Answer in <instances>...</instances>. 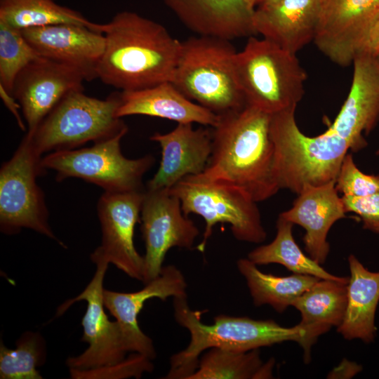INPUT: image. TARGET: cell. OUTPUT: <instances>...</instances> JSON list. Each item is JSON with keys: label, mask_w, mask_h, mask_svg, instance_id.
I'll return each mask as SVG.
<instances>
[{"label": "cell", "mask_w": 379, "mask_h": 379, "mask_svg": "<svg viewBox=\"0 0 379 379\" xmlns=\"http://www.w3.org/2000/svg\"><path fill=\"white\" fill-rule=\"evenodd\" d=\"M271 115L246 105L219 116L211 127V157L197 176L234 185L257 203L275 195L280 189L274 175Z\"/></svg>", "instance_id": "cell-1"}, {"label": "cell", "mask_w": 379, "mask_h": 379, "mask_svg": "<svg viewBox=\"0 0 379 379\" xmlns=\"http://www.w3.org/2000/svg\"><path fill=\"white\" fill-rule=\"evenodd\" d=\"M105 48L97 77L121 90L135 91L171 81L182 41L161 24L132 11L102 24Z\"/></svg>", "instance_id": "cell-2"}, {"label": "cell", "mask_w": 379, "mask_h": 379, "mask_svg": "<svg viewBox=\"0 0 379 379\" xmlns=\"http://www.w3.org/2000/svg\"><path fill=\"white\" fill-rule=\"evenodd\" d=\"M176 321L187 329V347L171 357L170 369L165 378L188 379L197 369L200 354L213 347L249 351L286 341H294L303 350V360H311L312 345L307 330L299 324L284 327L272 319L257 320L247 317L219 314L213 324L201 321L202 312L192 310L187 297L173 298Z\"/></svg>", "instance_id": "cell-3"}, {"label": "cell", "mask_w": 379, "mask_h": 379, "mask_svg": "<svg viewBox=\"0 0 379 379\" xmlns=\"http://www.w3.org/2000/svg\"><path fill=\"white\" fill-rule=\"evenodd\" d=\"M296 108L271 115L270 135L274 147V175L279 189L299 194L308 186L335 182L351 144L326 130L310 137L297 125Z\"/></svg>", "instance_id": "cell-4"}, {"label": "cell", "mask_w": 379, "mask_h": 379, "mask_svg": "<svg viewBox=\"0 0 379 379\" xmlns=\"http://www.w3.org/2000/svg\"><path fill=\"white\" fill-rule=\"evenodd\" d=\"M230 40L199 35L182 41L171 82L187 98L218 116L246 104Z\"/></svg>", "instance_id": "cell-5"}, {"label": "cell", "mask_w": 379, "mask_h": 379, "mask_svg": "<svg viewBox=\"0 0 379 379\" xmlns=\"http://www.w3.org/2000/svg\"><path fill=\"white\" fill-rule=\"evenodd\" d=\"M246 104L270 114L296 108L307 75L296 55L262 38L250 36L235 55Z\"/></svg>", "instance_id": "cell-6"}, {"label": "cell", "mask_w": 379, "mask_h": 379, "mask_svg": "<svg viewBox=\"0 0 379 379\" xmlns=\"http://www.w3.org/2000/svg\"><path fill=\"white\" fill-rule=\"evenodd\" d=\"M120 93L105 99L88 96L84 90L66 95L32 133H26L40 154L74 149L86 142H98L121 133L128 126L117 115Z\"/></svg>", "instance_id": "cell-7"}, {"label": "cell", "mask_w": 379, "mask_h": 379, "mask_svg": "<svg viewBox=\"0 0 379 379\" xmlns=\"http://www.w3.org/2000/svg\"><path fill=\"white\" fill-rule=\"evenodd\" d=\"M180 199L186 215L197 214L205 221L203 239L197 249L203 253L214 226L230 225L239 241L259 244L267 236L257 202L239 188L230 184L208 180L197 175L188 176L171 187Z\"/></svg>", "instance_id": "cell-8"}, {"label": "cell", "mask_w": 379, "mask_h": 379, "mask_svg": "<svg viewBox=\"0 0 379 379\" xmlns=\"http://www.w3.org/2000/svg\"><path fill=\"white\" fill-rule=\"evenodd\" d=\"M127 133L95 142L88 147L59 150L42 157L45 170L56 173V180L82 179L107 192L121 193L145 190L142 178L155 159L147 154L138 159L126 157L121 140Z\"/></svg>", "instance_id": "cell-9"}, {"label": "cell", "mask_w": 379, "mask_h": 379, "mask_svg": "<svg viewBox=\"0 0 379 379\" xmlns=\"http://www.w3.org/2000/svg\"><path fill=\"white\" fill-rule=\"evenodd\" d=\"M42 156L25 135L10 159L0 169V230L7 235L22 228L32 230L65 244L52 230L43 190L36 179L46 170Z\"/></svg>", "instance_id": "cell-10"}, {"label": "cell", "mask_w": 379, "mask_h": 379, "mask_svg": "<svg viewBox=\"0 0 379 379\" xmlns=\"http://www.w3.org/2000/svg\"><path fill=\"white\" fill-rule=\"evenodd\" d=\"M140 221L145 245L142 279L145 284L159 275L171 248L191 249L199 231L170 189L145 188Z\"/></svg>", "instance_id": "cell-11"}, {"label": "cell", "mask_w": 379, "mask_h": 379, "mask_svg": "<svg viewBox=\"0 0 379 379\" xmlns=\"http://www.w3.org/2000/svg\"><path fill=\"white\" fill-rule=\"evenodd\" d=\"M93 262L96 270L91 281L78 295L61 304L56 312V317H60L78 301L87 303L81 320L84 332L81 340L88 347L81 354L67 359L69 368L85 370L112 364L125 359L128 352L118 321H109L104 309L103 282L109 263L104 260Z\"/></svg>", "instance_id": "cell-12"}, {"label": "cell", "mask_w": 379, "mask_h": 379, "mask_svg": "<svg viewBox=\"0 0 379 379\" xmlns=\"http://www.w3.org/2000/svg\"><path fill=\"white\" fill-rule=\"evenodd\" d=\"M144 192H104L97 205L101 244L90 256L92 262L104 260L140 281L143 279L144 257L135 249L134 230L140 220Z\"/></svg>", "instance_id": "cell-13"}, {"label": "cell", "mask_w": 379, "mask_h": 379, "mask_svg": "<svg viewBox=\"0 0 379 379\" xmlns=\"http://www.w3.org/2000/svg\"><path fill=\"white\" fill-rule=\"evenodd\" d=\"M379 20V0H321L314 42L331 61L349 66Z\"/></svg>", "instance_id": "cell-14"}, {"label": "cell", "mask_w": 379, "mask_h": 379, "mask_svg": "<svg viewBox=\"0 0 379 379\" xmlns=\"http://www.w3.org/2000/svg\"><path fill=\"white\" fill-rule=\"evenodd\" d=\"M83 76L74 68L39 57L18 75L12 94L19 102L27 133H32L69 93L84 90Z\"/></svg>", "instance_id": "cell-15"}, {"label": "cell", "mask_w": 379, "mask_h": 379, "mask_svg": "<svg viewBox=\"0 0 379 379\" xmlns=\"http://www.w3.org/2000/svg\"><path fill=\"white\" fill-rule=\"evenodd\" d=\"M186 288L181 271L170 265L164 266L157 277L138 291L123 293L104 288L105 307L118 321L128 352L140 353L152 360L155 359L157 352L153 342L140 329L138 315L148 300L187 297Z\"/></svg>", "instance_id": "cell-16"}, {"label": "cell", "mask_w": 379, "mask_h": 379, "mask_svg": "<svg viewBox=\"0 0 379 379\" xmlns=\"http://www.w3.org/2000/svg\"><path fill=\"white\" fill-rule=\"evenodd\" d=\"M348 95L333 122L327 129L348 140L351 151L367 145L368 135L379 121V56L357 53Z\"/></svg>", "instance_id": "cell-17"}, {"label": "cell", "mask_w": 379, "mask_h": 379, "mask_svg": "<svg viewBox=\"0 0 379 379\" xmlns=\"http://www.w3.org/2000/svg\"><path fill=\"white\" fill-rule=\"evenodd\" d=\"M37 53L78 71L85 81L97 77L105 39L102 32L75 24H56L21 30Z\"/></svg>", "instance_id": "cell-18"}, {"label": "cell", "mask_w": 379, "mask_h": 379, "mask_svg": "<svg viewBox=\"0 0 379 379\" xmlns=\"http://www.w3.org/2000/svg\"><path fill=\"white\" fill-rule=\"evenodd\" d=\"M192 124H178L168 133H154L150 137L159 145L161 159L147 189H171L184 178L204 171L211 154L212 133L206 128H194Z\"/></svg>", "instance_id": "cell-19"}, {"label": "cell", "mask_w": 379, "mask_h": 379, "mask_svg": "<svg viewBox=\"0 0 379 379\" xmlns=\"http://www.w3.org/2000/svg\"><path fill=\"white\" fill-rule=\"evenodd\" d=\"M297 195L292 207L279 215L305 229V250L321 265L330 250L327 241L330 229L336 221L346 218L342 197L339 196L335 182L306 187Z\"/></svg>", "instance_id": "cell-20"}, {"label": "cell", "mask_w": 379, "mask_h": 379, "mask_svg": "<svg viewBox=\"0 0 379 379\" xmlns=\"http://www.w3.org/2000/svg\"><path fill=\"white\" fill-rule=\"evenodd\" d=\"M321 0H276L255 8L253 27L283 49L295 54L314 41Z\"/></svg>", "instance_id": "cell-21"}, {"label": "cell", "mask_w": 379, "mask_h": 379, "mask_svg": "<svg viewBox=\"0 0 379 379\" xmlns=\"http://www.w3.org/2000/svg\"><path fill=\"white\" fill-rule=\"evenodd\" d=\"M199 35L231 40L256 34L250 0H163Z\"/></svg>", "instance_id": "cell-22"}, {"label": "cell", "mask_w": 379, "mask_h": 379, "mask_svg": "<svg viewBox=\"0 0 379 379\" xmlns=\"http://www.w3.org/2000/svg\"><path fill=\"white\" fill-rule=\"evenodd\" d=\"M119 118L130 115L159 117L178 124L197 123L213 127L219 116L190 100L171 81L135 91H121L117 111Z\"/></svg>", "instance_id": "cell-23"}, {"label": "cell", "mask_w": 379, "mask_h": 379, "mask_svg": "<svg viewBox=\"0 0 379 379\" xmlns=\"http://www.w3.org/2000/svg\"><path fill=\"white\" fill-rule=\"evenodd\" d=\"M350 271L347 284V306L337 331L347 340L373 341L377 328L375 315L379 302V272L366 268L353 254L348 257Z\"/></svg>", "instance_id": "cell-24"}, {"label": "cell", "mask_w": 379, "mask_h": 379, "mask_svg": "<svg viewBox=\"0 0 379 379\" xmlns=\"http://www.w3.org/2000/svg\"><path fill=\"white\" fill-rule=\"evenodd\" d=\"M347 284L319 279L293 302L292 306L301 315L299 324L307 330L312 345L319 335L342 324L347 306Z\"/></svg>", "instance_id": "cell-25"}, {"label": "cell", "mask_w": 379, "mask_h": 379, "mask_svg": "<svg viewBox=\"0 0 379 379\" xmlns=\"http://www.w3.org/2000/svg\"><path fill=\"white\" fill-rule=\"evenodd\" d=\"M239 272L245 278L255 306L269 305L281 313L318 280L317 277L293 274L279 277L260 271L248 258L237 262Z\"/></svg>", "instance_id": "cell-26"}, {"label": "cell", "mask_w": 379, "mask_h": 379, "mask_svg": "<svg viewBox=\"0 0 379 379\" xmlns=\"http://www.w3.org/2000/svg\"><path fill=\"white\" fill-rule=\"evenodd\" d=\"M276 227V237L270 243L260 246L249 252L247 258L251 262L256 265L279 264L294 274L348 282L349 277L330 274L302 251L293 235V223L279 215Z\"/></svg>", "instance_id": "cell-27"}, {"label": "cell", "mask_w": 379, "mask_h": 379, "mask_svg": "<svg viewBox=\"0 0 379 379\" xmlns=\"http://www.w3.org/2000/svg\"><path fill=\"white\" fill-rule=\"evenodd\" d=\"M0 22L18 30L75 24L102 32V24L91 22L81 13L54 0H0Z\"/></svg>", "instance_id": "cell-28"}, {"label": "cell", "mask_w": 379, "mask_h": 379, "mask_svg": "<svg viewBox=\"0 0 379 379\" xmlns=\"http://www.w3.org/2000/svg\"><path fill=\"white\" fill-rule=\"evenodd\" d=\"M274 359L263 363L258 349L237 351L213 347L201 359L188 379L272 378Z\"/></svg>", "instance_id": "cell-29"}, {"label": "cell", "mask_w": 379, "mask_h": 379, "mask_svg": "<svg viewBox=\"0 0 379 379\" xmlns=\"http://www.w3.org/2000/svg\"><path fill=\"white\" fill-rule=\"evenodd\" d=\"M47 357L46 343L38 331H25L16 340L15 348L0 343L1 379H41L37 370Z\"/></svg>", "instance_id": "cell-30"}, {"label": "cell", "mask_w": 379, "mask_h": 379, "mask_svg": "<svg viewBox=\"0 0 379 379\" xmlns=\"http://www.w3.org/2000/svg\"><path fill=\"white\" fill-rule=\"evenodd\" d=\"M41 57L29 44L21 30L0 22V84L12 93L20 72Z\"/></svg>", "instance_id": "cell-31"}, {"label": "cell", "mask_w": 379, "mask_h": 379, "mask_svg": "<svg viewBox=\"0 0 379 379\" xmlns=\"http://www.w3.org/2000/svg\"><path fill=\"white\" fill-rule=\"evenodd\" d=\"M153 370L152 359L140 353L132 352L123 360L112 364L85 370L69 368V373L72 379H138Z\"/></svg>", "instance_id": "cell-32"}, {"label": "cell", "mask_w": 379, "mask_h": 379, "mask_svg": "<svg viewBox=\"0 0 379 379\" xmlns=\"http://www.w3.org/2000/svg\"><path fill=\"white\" fill-rule=\"evenodd\" d=\"M335 186L342 196L366 197L379 192V175H368L361 171L352 155L347 153L342 161Z\"/></svg>", "instance_id": "cell-33"}, {"label": "cell", "mask_w": 379, "mask_h": 379, "mask_svg": "<svg viewBox=\"0 0 379 379\" xmlns=\"http://www.w3.org/2000/svg\"><path fill=\"white\" fill-rule=\"evenodd\" d=\"M341 197L347 213L357 214L364 229L379 233V192L363 197Z\"/></svg>", "instance_id": "cell-34"}, {"label": "cell", "mask_w": 379, "mask_h": 379, "mask_svg": "<svg viewBox=\"0 0 379 379\" xmlns=\"http://www.w3.org/2000/svg\"><path fill=\"white\" fill-rule=\"evenodd\" d=\"M0 97L6 107L15 117L18 126L22 131H26V124L22 120L19 109H21L20 105L11 93L7 91L0 84Z\"/></svg>", "instance_id": "cell-35"}, {"label": "cell", "mask_w": 379, "mask_h": 379, "mask_svg": "<svg viewBox=\"0 0 379 379\" xmlns=\"http://www.w3.org/2000/svg\"><path fill=\"white\" fill-rule=\"evenodd\" d=\"M359 53L379 56V20L368 33L357 53Z\"/></svg>", "instance_id": "cell-36"}, {"label": "cell", "mask_w": 379, "mask_h": 379, "mask_svg": "<svg viewBox=\"0 0 379 379\" xmlns=\"http://www.w3.org/2000/svg\"><path fill=\"white\" fill-rule=\"evenodd\" d=\"M360 365L343 359V361L335 367L328 375L329 378H350L361 371Z\"/></svg>", "instance_id": "cell-37"}, {"label": "cell", "mask_w": 379, "mask_h": 379, "mask_svg": "<svg viewBox=\"0 0 379 379\" xmlns=\"http://www.w3.org/2000/svg\"><path fill=\"white\" fill-rule=\"evenodd\" d=\"M276 0H250L251 4L252 6L255 8L258 6H260L261 5H264L272 1H274Z\"/></svg>", "instance_id": "cell-38"}, {"label": "cell", "mask_w": 379, "mask_h": 379, "mask_svg": "<svg viewBox=\"0 0 379 379\" xmlns=\"http://www.w3.org/2000/svg\"><path fill=\"white\" fill-rule=\"evenodd\" d=\"M376 154L379 155V149H378Z\"/></svg>", "instance_id": "cell-39"}]
</instances>
